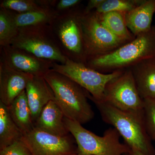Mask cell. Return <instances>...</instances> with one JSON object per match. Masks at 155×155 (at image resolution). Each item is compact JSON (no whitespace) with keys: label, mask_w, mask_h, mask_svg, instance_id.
Segmentation results:
<instances>
[{"label":"cell","mask_w":155,"mask_h":155,"mask_svg":"<svg viewBox=\"0 0 155 155\" xmlns=\"http://www.w3.org/2000/svg\"><path fill=\"white\" fill-rule=\"evenodd\" d=\"M99 111L103 121L118 131L130 149L144 155H155V148L146 127L143 110L125 111L96 100L90 99Z\"/></svg>","instance_id":"1"},{"label":"cell","mask_w":155,"mask_h":155,"mask_svg":"<svg viewBox=\"0 0 155 155\" xmlns=\"http://www.w3.org/2000/svg\"><path fill=\"white\" fill-rule=\"evenodd\" d=\"M153 58H155V27L114 51L88 59L85 65L99 72L110 70L113 72L133 67Z\"/></svg>","instance_id":"2"},{"label":"cell","mask_w":155,"mask_h":155,"mask_svg":"<svg viewBox=\"0 0 155 155\" xmlns=\"http://www.w3.org/2000/svg\"><path fill=\"white\" fill-rule=\"evenodd\" d=\"M44 77L65 117L81 125L93 119L94 112L87 101L88 92L69 78L51 69Z\"/></svg>","instance_id":"3"},{"label":"cell","mask_w":155,"mask_h":155,"mask_svg":"<svg viewBox=\"0 0 155 155\" xmlns=\"http://www.w3.org/2000/svg\"><path fill=\"white\" fill-rule=\"evenodd\" d=\"M67 129L75 139L79 155H124L131 149L120 141V136L114 127L105 131L103 136L84 128L79 122L65 117Z\"/></svg>","instance_id":"4"},{"label":"cell","mask_w":155,"mask_h":155,"mask_svg":"<svg viewBox=\"0 0 155 155\" xmlns=\"http://www.w3.org/2000/svg\"><path fill=\"white\" fill-rule=\"evenodd\" d=\"M9 45L58 64H64L67 58L62 51L50 24L19 29Z\"/></svg>","instance_id":"5"},{"label":"cell","mask_w":155,"mask_h":155,"mask_svg":"<svg viewBox=\"0 0 155 155\" xmlns=\"http://www.w3.org/2000/svg\"><path fill=\"white\" fill-rule=\"evenodd\" d=\"M51 69L69 78L88 92L89 99L97 101L103 100L107 84L124 71L118 70L104 74L68 58L64 64L54 63Z\"/></svg>","instance_id":"6"},{"label":"cell","mask_w":155,"mask_h":155,"mask_svg":"<svg viewBox=\"0 0 155 155\" xmlns=\"http://www.w3.org/2000/svg\"><path fill=\"white\" fill-rule=\"evenodd\" d=\"M79 21L86 62L90 58L110 52L127 43L106 28L96 12L80 13Z\"/></svg>","instance_id":"7"},{"label":"cell","mask_w":155,"mask_h":155,"mask_svg":"<svg viewBox=\"0 0 155 155\" xmlns=\"http://www.w3.org/2000/svg\"><path fill=\"white\" fill-rule=\"evenodd\" d=\"M79 14L80 12L72 10L59 13L50 26L64 54L71 60L84 64L86 58Z\"/></svg>","instance_id":"8"},{"label":"cell","mask_w":155,"mask_h":155,"mask_svg":"<svg viewBox=\"0 0 155 155\" xmlns=\"http://www.w3.org/2000/svg\"><path fill=\"white\" fill-rule=\"evenodd\" d=\"M101 101L122 110H143V100L139 94L131 69L123 71L107 84Z\"/></svg>","instance_id":"9"},{"label":"cell","mask_w":155,"mask_h":155,"mask_svg":"<svg viewBox=\"0 0 155 155\" xmlns=\"http://www.w3.org/2000/svg\"><path fill=\"white\" fill-rule=\"evenodd\" d=\"M21 140L31 155H70L77 153V144L71 134L58 136L34 127Z\"/></svg>","instance_id":"10"},{"label":"cell","mask_w":155,"mask_h":155,"mask_svg":"<svg viewBox=\"0 0 155 155\" xmlns=\"http://www.w3.org/2000/svg\"><path fill=\"white\" fill-rule=\"evenodd\" d=\"M1 61L12 68L35 76H43L54 62L35 57L10 45L2 47Z\"/></svg>","instance_id":"11"},{"label":"cell","mask_w":155,"mask_h":155,"mask_svg":"<svg viewBox=\"0 0 155 155\" xmlns=\"http://www.w3.org/2000/svg\"><path fill=\"white\" fill-rule=\"evenodd\" d=\"M33 76L16 70L1 61L0 101L8 107L25 90Z\"/></svg>","instance_id":"12"},{"label":"cell","mask_w":155,"mask_h":155,"mask_svg":"<svg viewBox=\"0 0 155 155\" xmlns=\"http://www.w3.org/2000/svg\"><path fill=\"white\" fill-rule=\"evenodd\" d=\"M25 90L35 124L45 106L50 101L54 100V96L43 76H33L28 81Z\"/></svg>","instance_id":"13"},{"label":"cell","mask_w":155,"mask_h":155,"mask_svg":"<svg viewBox=\"0 0 155 155\" xmlns=\"http://www.w3.org/2000/svg\"><path fill=\"white\" fill-rule=\"evenodd\" d=\"M65 116L55 100L45 106L34 124V127L50 134L58 136L69 135L65 122Z\"/></svg>","instance_id":"14"},{"label":"cell","mask_w":155,"mask_h":155,"mask_svg":"<svg viewBox=\"0 0 155 155\" xmlns=\"http://www.w3.org/2000/svg\"><path fill=\"white\" fill-rule=\"evenodd\" d=\"M155 14V0H143L135 8L126 13L125 20L127 28L134 36L150 30Z\"/></svg>","instance_id":"15"},{"label":"cell","mask_w":155,"mask_h":155,"mask_svg":"<svg viewBox=\"0 0 155 155\" xmlns=\"http://www.w3.org/2000/svg\"><path fill=\"white\" fill-rule=\"evenodd\" d=\"M130 69L142 98H155V58L144 60Z\"/></svg>","instance_id":"16"},{"label":"cell","mask_w":155,"mask_h":155,"mask_svg":"<svg viewBox=\"0 0 155 155\" xmlns=\"http://www.w3.org/2000/svg\"><path fill=\"white\" fill-rule=\"evenodd\" d=\"M9 11L14 26L18 31L21 28L50 25L59 14L51 8L21 14Z\"/></svg>","instance_id":"17"},{"label":"cell","mask_w":155,"mask_h":155,"mask_svg":"<svg viewBox=\"0 0 155 155\" xmlns=\"http://www.w3.org/2000/svg\"><path fill=\"white\" fill-rule=\"evenodd\" d=\"M7 107L11 118L21 130L23 135L34 128L25 90Z\"/></svg>","instance_id":"18"},{"label":"cell","mask_w":155,"mask_h":155,"mask_svg":"<svg viewBox=\"0 0 155 155\" xmlns=\"http://www.w3.org/2000/svg\"><path fill=\"white\" fill-rule=\"evenodd\" d=\"M23 136L9 114L8 107L0 101V150L20 140Z\"/></svg>","instance_id":"19"},{"label":"cell","mask_w":155,"mask_h":155,"mask_svg":"<svg viewBox=\"0 0 155 155\" xmlns=\"http://www.w3.org/2000/svg\"><path fill=\"white\" fill-rule=\"evenodd\" d=\"M125 14L122 12H110L98 14L101 22L106 28L114 35L128 42L135 38V36H133L127 28L125 22Z\"/></svg>","instance_id":"20"},{"label":"cell","mask_w":155,"mask_h":155,"mask_svg":"<svg viewBox=\"0 0 155 155\" xmlns=\"http://www.w3.org/2000/svg\"><path fill=\"white\" fill-rule=\"evenodd\" d=\"M143 0H104L96 9L98 14L110 12L127 13L140 5Z\"/></svg>","instance_id":"21"},{"label":"cell","mask_w":155,"mask_h":155,"mask_svg":"<svg viewBox=\"0 0 155 155\" xmlns=\"http://www.w3.org/2000/svg\"><path fill=\"white\" fill-rule=\"evenodd\" d=\"M18 30L14 26L10 11L1 8L0 10V45L2 47L9 45L12 40L17 35Z\"/></svg>","instance_id":"22"},{"label":"cell","mask_w":155,"mask_h":155,"mask_svg":"<svg viewBox=\"0 0 155 155\" xmlns=\"http://www.w3.org/2000/svg\"><path fill=\"white\" fill-rule=\"evenodd\" d=\"M50 7L45 6L41 2L32 0H4L1 3V8L21 14L40 11Z\"/></svg>","instance_id":"23"},{"label":"cell","mask_w":155,"mask_h":155,"mask_svg":"<svg viewBox=\"0 0 155 155\" xmlns=\"http://www.w3.org/2000/svg\"><path fill=\"white\" fill-rule=\"evenodd\" d=\"M143 100V114L145 125L150 137L155 141V98Z\"/></svg>","instance_id":"24"},{"label":"cell","mask_w":155,"mask_h":155,"mask_svg":"<svg viewBox=\"0 0 155 155\" xmlns=\"http://www.w3.org/2000/svg\"><path fill=\"white\" fill-rule=\"evenodd\" d=\"M0 155H31V154L25 143L20 140L0 150Z\"/></svg>","instance_id":"25"},{"label":"cell","mask_w":155,"mask_h":155,"mask_svg":"<svg viewBox=\"0 0 155 155\" xmlns=\"http://www.w3.org/2000/svg\"><path fill=\"white\" fill-rule=\"evenodd\" d=\"M81 2L79 0H61L57 4L55 10L58 13L66 12L77 5Z\"/></svg>","instance_id":"26"},{"label":"cell","mask_w":155,"mask_h":155,"mask_svg":"<svg viewBox=\"0 0 155 155\" xmlns=\"http://www.w3.org/2000/svg\"><path fill=\"white\" fill-rule=\"evenodd\" d=\"M104 0H90L89 1L88 4L84 13L87 14L91 12L93 9L95 8L96 9L100 5V4Z\"/></svg>","instance_id":"27"},{"label":"cell","mask_w":155,"mask_h":155,"mask_svg":"<svg viewBox=\"0 0 155 155\" xmlns=\"http://www.w3.org/2000/svg\"><path fill=\"white\" fill-rule=\"evenodd\" d=\"M130 155H144L142 153L140 152L137 150L131 149L130 153Z\"/></svg>","instance_id":"28"},{"label":"cell","mask_w":155,"mask_h":155,"mask_svg":"<svg viewBox=\"0 0 155 155\" xmlns=\"http://www.w3.org/2000/svg\"><path fill=\"white\" fill-rule=\"evenodd\" d=\"M70 155H79L77 153H76L72 154H71Z\"/></svg>","instance_id":"29"},{"label":"cell","mask_w":155,"mask_h":155,"mask_svg":"<svg viewBox=\"0 0 155 155\" xmlns=\"http://www.w3.org/2000/svg\"><path fill=\"white\" fill-rule=\"evenodd\" d=\"M124 155H130L129 154V153H128V154H125Z\"/></svg>","instance_id":"30"}]
</instances>
